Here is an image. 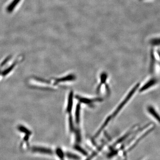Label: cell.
Listing matches in <instances>:
<instances>
[{"mask_svg": "<svg viewBox=\"0 0 160 160\" xmlns=\"http://www.w3.org/2000/svg\"><path fill=\"white\" fill-rule=\"evenodd\" d=\"M158 83L159 81L157 78L155 77H151L142 86H140L138 91L140 93L145 92L155 87L158 85Z\"/></svg>", "mask_w": 160, "mask_h": 160, "instance_id": "cell-2", "label": "cell"}, {"mask_svg": "<svg viewBox=\"0 0 160 160\" xmlns=\"http://www.w3.org/2000/svg\"><path fill=\"white\" fill-rule=\"evenodd\" d=\"M80 104H78L76 108V110L75 112V121L76 123L78 124L79 123L80 120V112H81V107Z\"/></svg>", "mask_w": 160, "mask_h": 160, "instance_id": "cell-8", "label": "cell"}, {"mask_svg": "<svg viewBox=\"0 0 160 160\" xmlns=\"http://www.w3.org/2000/svg\"><path fill=\"white\" fill-rule=\"evenodd\" d=\"M77 100L79 101V103H82V104L86 105H93L94 103L100 102L102 101V99L99 98H86V97H81L80 96H77L76 97Z\"/></svg>", "mask_w": 160, "mask_h": 160, "instance_id": "cell-5", "label": "cell"}, {"mask_svg": "<svg viewBox=\"0 0 160 160\" xmlns=\"http://www.w3.org/2000/svg\"><path fill=\"white\" fill-rule=\"evenodd\" d=\"M73 102H74V94L73 91H71L68 94L66 108V112L69 115H71V113L73 109Z\"/></svg>", "mask_w": 160, "mask_h": 160, "instance_id": "cell-7", "label": "cell"}, {"mask_svg": "<svg viewBox=\"0 0 160 160\" xmlns=\"http://www.w3.org/2000/svg\"><path fill=\"white\" fill-rule=\"evenodd\" d=\"M150 44L153 46H160V37H155L150 40L149 41Z\"/></svg>", "mask_w": 160, "mask_h": 160, "instance_id": "cell-9", "label": "cell"}, {"mask_svg": "<svg viewBox=\"0 0 160 160\" xmlns=\"http://www.w3.org/2000/svg\"><path fill=\"white\" fill-rule=\"evenodd\" d=\"M140 86V83L136 84V85L133 87L131 90L129 91V93L126 95V96H125V98L118 105L117 108L113 112L112 115H110L112 119L115 118L118 114L121 112V110L123 109L124 107L126 106L127 103L130 101V99L133 98V96L135 94L137 91L138 90Z\"/></svg>", "mask_w": 160, "mask_h": 160, "instance_id": "cell-1", "label": "cell"}, {"mask_svg": "<svg viewBox=\"0 0 160 160\" xmlns=\"http://www.w3.org/2000/svg\"><path fill=\"white\" fill-rule=\"evenodd\" d=\"M146 111L150 117L160 125V113L154 105H149L146 107Z\"/></svg>", "mask_w": 160, "mask_h": 160, "instance_id": "cell-4", "label": "cell"}, {"mask_svg": "<svg viewBox=\"0 0 160 160\" xmlns=\"http://www.w3.org/2000/svg\"><path fill=\"white\" fill-rule=\"evenodd\" d=\"M76 79V76L73 74H70L67 75L63 76L58 78L56 79L54 82V85H58L61 83L65 82H72L75 80Z\"/></svg>", "mask_w": 160, "mask_h": 160, "instance_id": "cell-6", "label": "cell"}, {"mask_svg": "<svg viewBox=\"0 0 160 160\" xmlns=\"http://www.w3.org/2000/svg\"><path fill=\"white\" fill-rule=\"evenodd\" d=\"M30 150L32 153L37 155L51 156L53 154V151L51 149L44 146H35L30 147Z\"/></svg>", "mask_w": 160, "mask_h": 160, "instance_id": "cell-3", "label": "cell"}]
</instances>
